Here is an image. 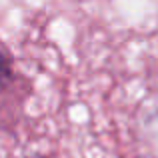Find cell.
Returning <instances> with one entry per match:
<instances>
[{
    "mask_svg": "<svg viewBox=\"0 0 158 158\" xmlns=\"http://www.w3.org/2000/svg\"><path fill=\"white\" fill-rule=\"evenodd\" d=\"M16 84V72L12 56L6 50H0V94L8 92Z\"/></svg>",
    "mask_w": 158,
    "mask_h": 158,
    "instance_id": "cell-1",
    "label": "cell"
}]
</instances>
